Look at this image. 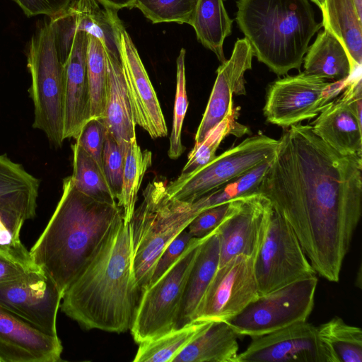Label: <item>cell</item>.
Instances as JSON below:
<instances>
[{
	"label": "cell",
	"instance_id": "obj_36",
	"mask_svg": "<svg viewBox=\"0 0 362 362\" xmlns=\"http://www.w3.org/2000/svg\"><path fill=\"white\" fill-rule=\"evenodd\" d=\"M185 57V49H181L177 59L176 91L170 147L168 151V155L171 159L178 158L185 150V147L182 143V125L188 107Z\"/></svg>",
	"mask_w": 362,
	"mask_h": 362
},
{
	"label": "cell",
	"instance_id": "obj_22",
	"mask_svg": "<svg viewBox=\"0 0 362 362\" xmlns=\"http://www.w3.org/2000/svg\"><path fill=\"white\" fill-rule=\"evenodd\" d=\"M218 227L206 236L199 246L185 282L175 329L194 321L197 310L218 268L220 247Z\"/></svg>",
	"mask_w": 362,
	"mask_h": 362
},
{
	"label": "cell",
	"instance_id": "obj_7",
	"mask_svg": "<svg viewBox=\"0 0 362 362\" xmlns=\"http://www.w3.org/2000/svg\"><path fill=\"white\" fill-rule=\"evenodd\" d=\"M279 139L262 134L247 137L207 164L188 173H181L166 183L170 199L192 202L233 180L262 163L274 158Z\"/></svg>",
	"mask_w": 362,
	"mask_h": 362
},
{
	"label": "cell",
	"instance_id": "obj_25",
	"mask_svg": "<svg viewBox=\"0 0 362 362\" xmlns=\"http://www.w3.org/2000/svg\"><path fill=\"white\" fill-rule=\"evenodd\" d=\"M238 337L228 322L211 321L173 362H236Z\"/></svg>",
	"mask_w": 362,
	"mask_h": 362
},
{
	"label": "cell",
	"instance_id": "obj_30",
	"mask_svg": "<svg viewBox=\"0 0 362 362\" xmlns=\"http://www.w3.org/2000/svg\"><path fill=\"white\" fill-rule=\"evenodd\" d=\"M152 165V153L142 150L136 139L127 144L124 153L122 185L117 205L122 208L124 221L129 222L135 210L138 192L144 177Z\"/></svg>",
	"mask_w": 362,
	"mask_h": 362
},
{
	"label": "cell",
	"instance_id": "obj_39",
	"mask_svg": "<svg viewBox=\"0 0 362 362\" xmlns=\"http://www.w3.org/2000/svg\"><path fill=\"white\" fill-rule=\"evenodd\" d=\"M107 131L101 119L90 118L76 139V142L97 162L103 172V151Z\"/></svg>",
	"mask_w": 362,
	"mask_h": 362
},
{
	"label": "cell",
	"instance_id": "obj_16",
	"mask_svg": "<svg viewBox=\"0 0 362 362\" xmlns=\"http://www.w3.org/2000/svg\"><path fill=\"white\" fill-rule=\"evenodd\" d=\"M50 21L62 64L69 54L74 35L78 31L98 38L106 51L119 54V37L123 24L116 10L100 7L97 0L71 1L62 13Z\"/></svg>",
	"mask_w": 362,
	"mask_h": 362
},
{
	"label": "cell",
	"instance_id": "obj_5",
	"mask_svg": "<svg viewBox=\"0 0 362 362\" xmlns=\"http://www.w3.org/2000/svg\"><path fill=\"white\" fill-rule=\"evenodd\" d=\"M166 180L155 178L143 192V201L129 221L135 279L141 293L170 243L200 213L194 202L170 199Z\"/></svg>",
	"mask_w": 362,
	"mask_h": 362
},
{
	"label": "cell",
	"instance_id": "obj_31",
	"mask_svg": "<svg viewBox=\"0 0 362 362\" xmlns=\"http://www.w3.org/2000/svg\"><path fill=\"white\" fill-rule=\"evenodd\" d=\"M194 320L179 329L139 344L134 362H173L174 358L210 322Z\"/></svg>",
	"mask_w": 362,
	"mask_h": 362
},
{
	"label": "cell",
	"instance_id": "obj_28",
	"mask_svg": "<svg viewBox=\"0 0 362 362\" xmlns=\"http://www.w3.org/2000/svg\"><path fill=\"white\" fill-rule=\"evenodd\" d=\"M233 21L223 0H198L189 25L198 41L223 63V42L231 34Z\"/></svg>",
	"mask_w": 362,
	"mask_h": 362
},
{
	"label": "cell",
	"instance_id": "obj_3",
	"mask_svg": "<svg viewBox=\"0 0 362 362\" xmlns=\"http://www.w3.org/2000/svg\"><path fill=\"white\" fill-rule=\"evenodd\" d=\"M122 209L78 191L71 176L48 223L30 250L35 264L64 294L95 255Z\"/></svg>",
	"mask_w": 362,
	"mask_h": 362
},
{
	"label": "cell",
	"instance_id": "obj_6",
	"mask_svg": "<svg viewBox=\"0 0 362 362\" xmlns=\"http://www.w3.org/2000/svg\"><path fill=\"white\" fill-rule=\"evenodd\" d=\"M27 62L31 76L28 93L34 107L33 127L42 131L52 146L59 148L64 141L63 64L51 21L32 37Z\"/></svg>",
	"mask_w": 362,
	"mask_h": 362
},
{
	"label": "cell",
	"instance_id": "obj_21",
	"mask_svg": "<svg viewBox=\"0 0 362 362\" xmlns=\"http://www.w3.org/2000/svg\"><path fill=\"white\" fill-rule=\"evenodd\" d=\"M105 51L107 87L105 114L101 119L107 132L125 151L128 143L136 138L132 110L127 93L119 54Z\"/></svg>",
	"mask_w": 362,
	"mask_h": 362
},
{
	"label": "cell",
	"instance_id": "obj_32",
	"mask_svg": "<svg viewBox=\"0 0 362 362\" xmlns=\"http://www.w3.org/2000/svg\"><path fill=\"white\" fill-rule=\"evenodd\" d=\"M73 173L76 188L98 201L117 204L105 173L97 162L77 143L71 145Z\"/></svg>",
	"mask_w": 362,
	"mask_h": 362
},
{
	"label": "cell",
	"instance_id": "obj_13",
	"mask_svg": "<svg viewBox=\"0 0 362 362\" xmlns=\"http://www.w3.org/2000/svg\"><path fill=\"white\" fill-rule=\"evenodd\" d=\"M273 212L269 200L258 192L234 199L230 213L218 227V267L237 255L255 259Z\"/></svg>",
	"mask_w": 362,
	"mask_h": 362
},
{
	"label": "cell",
	"instance_id": "obj_40",
	"mask_svg": "<svg viewBox=\"0 0 362 362\" xmlns=\"http://www.w3.org/2000/svg\"><path fill=\"white\" fill-rule=\"evenodd\" d=\"M233 201L208 208L200 212L187 228L192 237L201 238L215 230L230 213Z\"/></svg>",
	"mask_w": 362,
	"mask_h": 362
},
{
	"label": "cell",
	"instance_id": "obj_43",
	"mask_svg": "<svg viewBox=\"0 0 362 362\" xmlns=\"http://www.w3.org/2000/svg\"><path fill=\"white\" fill-rule=\"evenodd\" d=\"M37 270H40L37 266L28 265L0 255V284L16 280L27 273Z\"/></svg>",
	"mask_w": 362,
	"mask_h": 362
},
{
	"label": "cell",
	"instance_id": "obj_29",
	"mask_svg": "<svg viewBox=\"0 0 362 362\" xmlns=\"http://www.w3.org/2000/svg\"><path fill=\"white\" fill-rule=\"evenodd\" d=\"M331 362H362V331L335 316L317 327Z\"/></svg>",
	"mask_w": 362,
	"mask_h": 362
},
{
	"label": "cell",
	"instance_id": "obj_20",
	"mask_svg": "<svg viewBox=\"0 0 362 362\" xmlns=\"http://www.w3.org/2000/svg\"><path fill=\"white\" fill-rule=\"evenodd\" d=\"M89 35L75 33L69 54L63 64L64 140L78 137L90 118V91L87 73Z\"/></svg>",
	"mask_w": 362,
	"mask_h": 362
},
{
	"label": "cell",
	"instance_id": "obj_14",
	"mask_svg": "<svg viewBox=\"0 0 362 362\" xmlns=\"http://www.w3.org/2000/svg\"><path fill=\"white\" fill-rule=\"evenodd\" d=\"M62 296L41 269L0 284V306L51 335H57V317Z\"/></svg>",
	"mask_w": 362,
	"mask_h": 362
},
{
	"label": "cell",
	"instance_id": "obj_37",
	"mask_svg": "<svg viewBox=\"0 0 362 362\" xmlns=\"http://www.w3.org/2000/svg\"><path fill=\"white\" fill-rule=\"evenodd\" d=\"M25 221L16 214L0 210V255L28 265L37 266L30 251L21 241L20 233Z\"/></svg>",
	"mask_w": 362,
	"mask_h": 362
},
{
	"label": "cell",
	"instance_id": "obj_27",
	"mask_svg": "<svg viewBox=\"0 0 362 362\" xmlns=\"http://www.w3.org/2000/svg\"><path fill=\"white\" fill-rule=\"evenodd\" d=\"M305 54L303 58L305 74L334 81L348 80L353 76L345 48L327 29L319 33Z\"/></svg>",
	"mask_w": 362,
	"mask_h": 362
},
{
	"label": "cell",
	"instance_id": "obj_26",
	"mask_svg": "<svg viewBox=\"0 0 362 362\" xmlns=\"http://www.w3.org/2000/svg\"><path fill=\"white\" fill-rule=\"evenodd\" d=\"M322 24L345 48L353 75L362 63V11L354 0H325Z\"/></svg>",
	"mask_w": 362,
	"mask_h": 362
},
{
	"label": "cell",
	"instance_id": "obj_17",
	"mask_svg": "<svg viewBox=\"0 0 362 362\" xmlns=\"http://www.w3.org/2000/svg\"><path fill=\"white\" fill-rule=\"evenodd\" d=\"M119 52L136 125L152 139L167 136L168 131L156 90L124 25L119 32Z\"/></svg>",
	"mask_w": 362,
	"mask_h": 362
},
{
	"label": "cell",
	"instance_id": "obj_44",
	"mask_svg": "<svg viewBox=\"0 0 362 362\" xmlns=\"http://www.w3.org/2000/svg\"><path fill=\"white\" fill-rule=\"evenodd\" d=\"M103 6L115 9L116 11L123 8H130L134 0H97Z\"/></svg>",
	"mask_w": 362,
	"mask_h": 362
},
{
	"label": "cell",
	"instance_id": "obj_4",
	"mask_svg": "<svg viewBox=\"0 0 362 362\" xmlns=\"http://www.w3.org/2000/svg\"><path fill=\"white\" fill-rule=\"evenodd\" d=\"M236 21L253 55L277 76L299 70L322 26L308 0H237Z\"/></svg>",
	"mask_w": 362,
	"mask_h": 362
},
{
	"label": "cell",
	"instance_id": "obj_10",
	"mask_svg": "<svg viewBox=\"0 0 362 362\" xmlns=\"http://www.w3.org/2000/svg\"><path fill=\"white\" fill-rule=\"evenodd\" d=\"M349 81L327 82L305 72L279 78L267 89L264 115L268 122L282 127L311 119L327 107Z\"/></svg>",
	"mask_w": 362,
	"mask_h": 362
},
{
	"label": "cell",
	"instance_id": "obj_24",
	"mask_svg": "<svg viewBox=\"0 0 362 362\" xmlns=\"http://www.w3.org/2000/svg\"><path fill=\"white\" fill-rule=\"evenodd\" d=\"M40 180L23 166L0 155V210L11 212L25 221L36 215Z\"/></svg>",
	"mask_w": 362,
	"mask_h": 362
},
{
	"label": "cell",
	"instance_id": "obj_9",
	"mask_svg": "<svg viewBox=\"0 0 362 362\" xmlns=\"http://www.w3.org/2000/svg\"><path fill=\"white\" fill-rule=\"evenodd\" d=\"M315 274L259 296L228 321L238 336L252 338L307 321L314 307Z\"/></svg>",
	"mask_w": 362,
	"mask_h": 362
},
{
	"label": "cell",
	"instance_id": "obj_8",
	"mask_svg": "<svg viewBox=\"0 0 362 362\" xmlns=\"http://www.w3.org/2000/svg\"><path fill=\"white\" fill-rule=\"evenodd\" d=\"M206 236L192 238L171 267L141 293L130 328L136 343L175 329L185 282Z\"/></svg>",
	"mask_w": 362,
	"mask_h": 362
},
{
	"label": "cell",
	"instance_id": "obj_12",
	"mask_svg": "<svg viewBox=\"0 0 362 362\" xmlns=\"http://www.w3.org/2000/svg\"><path fill=\"white\" fill-rule=\"evenodd\" d=\"M254 259L240 255L218 267L194 320L228 322L259 297Z\"/></svg>",
	"mask_w": 362,
	"mask_h": 362
},
{
	"label": "cell",
	"instance_id": "obj_45",
	"mask_svg": "<svg viewBox=\"0 0 362 362\" xmlns=\"http://www.w3.org/2000/svg\"><path fill=\"white\" fill-rule=\"evenodd\" d=\"M322 10L323 8L325 0H311Z\"/></svg>",
	"mask_w": 362,
	"mask_h": 362
},
{
	"label": "cell",
	"instance_id": "obj_2",
	"mask_svg": "<svg viewBox=\"0 0 362 362\" xmlns=\"http://www.w3.org/2000/svg\"><path fill=\"white\" fill-rule=\"evenodd\" d=\"M140 297L129 222L119 216L95 255L64 291L62 311L86 329H130Z\"/></svg>",
	"mask_w": 362,
	"mask_h": 362
},
{
	"label": "cell",
	"instance_id": "obj_41",
	"mask_svg": "<svg viewBox=\"0 0 362 362\" xmlns=\"http://www.w3.org/2000/svg\"><path fill=\"white\" fill-rule=\"evenodd\" d=\"M192 238L186 228L170 243L159 257L146 288L153 284L171 267L185 250Z\"/></svg>",
	"mask_w": 362,
	"mask_h": 362
},
{
	"label": "cell",
	"instance_id": "obj_18",
	"mask_svg": "<svg viewBox=\"0 0 362 362\" xmlns=\"http://www.w3.org/2000/svg\"><path fill=\"white\" fill-rule=\"evenodd\" d=\"M253 52L244 37L238 39L232 54L218 66L205 112L197 129L195 144L201 143L207 134L234 110V95H245L246 71L251 69Z\"/></svg>",
	"mask_w": 362,
	"mask_h": 362
},
{
	"label": "cell",
	"instance_id": "obj_35",
	"mask_svg": "<svg viewBox=\"0 0 362 362\" xmlns=\"http://www.w3.org/2000/svg\"><path fill=\"white\" fill-rule=\"evenodd\" d=\"M198 0H134L130 8L139 9L152 23L190 24Z\"/></svg>",
	"mask_w": 362,
	"mask_h": 362
},
{
	"label": "cell",
	"instance_id": "obj_15",
	"mask_svg": "<svg viewBox=\"0 0 362 362\" xmlns=\"http://www.w3.org/2000/svg\"><path fill=\"white\" fill-rule=\"evenodd\" d=\"M236 362H331L317 327L307 321L252 338Z\"/></svg>",
	"mask_w": 362,
	"mask_h": 362
},
{
	"label": "cell",
	"instance_id": "obj_19",
	"mask_svg": "<svg viewBox=\"0 0 362 362\" xmlns=\"http://www.w3.org/2000/svg\"><path fill=\"white\" fill-rule=\"evenodd\" d=\"M63 346L49 334L0 306V362H58Z\"/></svg>",
	"mask_w": 362,
	"mask_h": 362
},
{
	"label": "cell",
	"instance_id": "obj_38",
	"mask_svg": "<svg viewBox=\"0 0 362 362\" xmlns=\"http://www.w3.org/2000/svg\"><path fill=\"white\" fill-rule=\"evenodd\" d=\"M125 151L107 131L103 151V164L105 177L116 197H119L122 185Z\"/></svg>",
	"mask_w": 362,
	"mask_h": 362
},
{
	"label": "cell",
	"instance_id": "obj_42",
	"mask_svg": "<svg viewBox=\"0 0 362 362\" xmlns=\"http://www.w3.org/2000/svg\"><path fill=\"white\" fill-rule=\"evenodd\" d=\"M28 16L45 15L50 18L62 13L72 0H13Z\"/></svg>",
	"mask_w": 362,
	"mask_h": 362
},
{
	"label": "cell",
	"instance_id": "obj_33",
	"mask_svg": "<svg viewBox=\"0 0 362 362\" xmlns=\"http://www.w3.org/2000/svg\"><path fill=\"white\" fill-rule=\"evenodd\" d=\"M87 73L90 91V118L102 119L105 114L107 87V67L101 42L89 35Z\"/></svg>",
	"mask_w": 362,
	"mask_h": 362
},
{
	"label": "cell",
	"instance_id": "obj_1",
	"mask_svg": "<svg viewBox=\"0 0 362 362\" xmlns=\"http://www.w3.org/2000/svg\"><path fill=\"white\" fill-rule=\"evenodd\" d=\"M257 192L291 226L316 273L337 282L362 213V159L310 124L288 127Z\"/></svg>",
	"mask_w": 362,
	"mask_h": 362
},
{
	"label": "cell",
	"instance_id": "obj_23",
	"mask_svg": "<svg viewBox=\"0 0 362 362\" xmlns=\"http://www.w3.org/2000/svg\"><path fill=\"white\" fill-rule=\"evenodd\" d=\"M314 132L341 154L362 156V123L341 95L310 124Z\"/></svg>",
	"mask_w": 362,
	"mask_h": 362
},
{
	"label": "cell",
	"instance_id": "obj_11",
	"mask_svg": "<svg viewBox=\"0 0 362 362\" xmlns=\"http://www.w3.org/2000/svg\"><path fill=\"white\" fill-rule=\"evenodd\" d=\"M259 296L316 274L288 223L274 211L254 259Z\"/></svg>",
	"mask_w": 362,
	"mask_h": 362
},
{
	"label": "cell",
	"instance_id": "obj_34",
	"mask_svg": "<svg viewBox=\"0 0 362 362\" xmlns=\"http://www.w3.org/2000/svg\"><path fill=\"white\" fill-rule=\"evenodd\" d=\"M236 117L237 111L235 110L214 127L201 143L194 146L181 173H191L214 160L217 148L228 135L240 137L248 133V128L238 122Z\"/></svg>",
	"mask_w": 362,
	"mask_h": 362
}]
</instances>
